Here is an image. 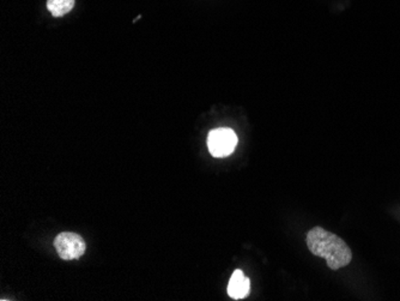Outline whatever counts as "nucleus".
<instances>
[{
    "label": "nucleus",
    "instance_id": "2",
    "mask_svg": "<svg viewBox=\"0 0 400 301\" xmlns=\"http://www.w3.org/2000/svg\"><path fill=\"white\" fill-rule=\"evenodd\" d=\"M237 142V136L232 129H215L207 136V148L214 157H227L235 150Z\"/></svg>",
    "mask_w": 400,
    "mask_h": 301
},
{
    "label": "nucleus",
    "instance_id": "4",
    "mask_svg": "<svg viewBox=\"0 0 400 301\" xmlns=\"http://www.w3.org/2000/svg\"><path fill=\"white\" fill-rule=\"evenodd\" d=\"M249 289H251V284H249V279L244 275V272L237 269L232 274V279L228 284V294L232 299L240 300L249 295Z\"/></svg>",
    "mask_w": 400,
    "mask_h": 301
},
{
    "label": "nucleus",
    "instance_id": "1",
    "mask_svg": "<svg viewBox=\"0 0 400 301\" xmlns=\"http://www.w3.org/2000/svg\"><path fill=\"white\" fill-rule=\"evenodd\" d=\"M307 247L313 255L324 258L332 270L346 267L353 260L348 244L323 227H314L308 232Z\"/></svg>",
    "mask_w": 400,
    "mask_h": 301
},
{
    "label": "nucleus",
    "instance_id": "3",
    "mask_svg": "<svg viewBox=\"0 0 400 301\" xmlns=\"http://www.w3.org/2000/svg\"><path fill=\"white\" fill-rule=\"evenodd\" d=\"M54 247L60 258L75 260L84 255L87 250L84 239L76 233L64 232L54 239Z\"/></svg>",
    "mask_w": 400,
    "mask_h": 301
},
{
    "label": "nucleus",
    "instance_id": "5",
    "mask_svg": "<svg viewBox=\"0 0 400 301\" xmlns=\"http://www.w3.org/2000/svg\"><path fill=\"white\" fill-rule=\"evenodd\" d=\"M75 0H47V9L53 17H63L75 8Z\"/></svg>",
    "mask_w": 400,
    "mask_h": 301
}]
</instances>
